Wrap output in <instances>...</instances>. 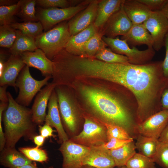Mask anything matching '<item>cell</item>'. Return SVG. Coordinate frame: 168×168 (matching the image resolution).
<instances>
[{
  "instance_id": "obj_7",
  "label": "cell",
  "mask_w": 168,
  "mask_h": 168,
  "mask_svg": "<svg viewBox=\"0 0 168 168\" xmlns=\"http://www.w3.org/2000/svg\"><path fill=\"white\" fill-rule=\"evenodd\" d=\"M91 1H83L76 6L67 8L39 7L36 11V16L42 24L44 32H46L58 24L70 20L85 9Z\"/></svg>"
},
{
  "instance_id": "obj_30",
  "label": "cell",
  "mask_w": 168,
  "mask_h": 168,
  "mask_svg": "<svg viewBox=\"0 0 168 168\" xmlns=\"http://www.w3.org/2000/svg\"><path fill=\"white\" fill-rule=\"evenodd\" d=\"M16 30H18L23 34L35 38L43 32V26L39 21L15 22L9 25Z\"/></svg>"
},
{
  "instance_id": "obj_43",
  "label": "cell",
  "mask_w": 168,
  "mask_h": 168,
  "mask_svg": "<svg viewBox=\"0 0 168 168\" xmlns=\"http://www.w3.org/2000/svg\"><path fill=\"white\" fill-rule=\"evenodd\" d=\"M164 46L166 54L164 59L162 62V69L163 76L168 81V33L165 37Z\"/></svg>"
},
{
  "instance_id": "obj_1",
  "label": "cell",
  "mask_w": 168,
  "mask_h": 168,
  "mask_svg": "<svg viewBox=\"0 0 168 168\" xmlns=\"http://www.w3.org/2000/svg\"><path fill=\"white\" fill-rule=\"evenodd\" d=\"M162 61L141 65L111 63L95 58L86 62L85 76L101 79L121 85L130 91L138 103V124L161 110V99L168 85L162 69Z\"/></svg>"
},
{
  "instance_id": "obj_44",
  "label": "cell",
  "mask_w": 168,
  "mask_h": 168,
  "mask_svg": "<svg viewBox=\"0 0 168 168\" xmlns=\"http://www.w3.org/2000/svg\"><path fill=\"white\" fill-rule=\"evenodd\" d=\"M161 110L168 111V85L162 93L161 99Z\"/></svg>"
},
{
  "instance_id": "obj_37",
  "label": "cell",
  "mask_w": 168,
  "mask_h": 168,
  "mask_svg": "<svg viewBox=\"0 0 168 168\" xmlns=\"http://www.w3.org/2000/svg\"><path fill=\"white\" fill-rule=\"evenodd\" d=\"M79 0H36V3L40 7L47 8L51 7L67 8L76 6V4L81 2Z\"/></svg>"
},
{
  "instance_id": "obj_31",
  "label": "cell",
  "mask_w": 168,
  "mask_h": 168,
  "mask_svg": "<svg viewBox=\"0 0 168 168\" xmlns=\"http://www.w3.org/2000/svg\"><path fill=\"white\" fill-rule=\"evenodd\" d=\"M94 58L109 63H129L127 57L115 53L110 49L106 47L99 51Z\"/></svg>"
},
{
  "instance_id": "obj_52",
  "label": "cell",
  "mask_w": 168,
  "mask_h": 168,
  "mask_svg": "<svg viewBox=\"0 0 168 168\" xmlns=\"http://www.w3.org/2000/svg\"><path fill=\"white\" fill-rule=\"evenodd\" d=\"M46 168H54V167L52 166H49V167H47Z\"/></svg>"
},
{
  "instance_id": "obj_29",
  "label": "cell",
  "mask_w": 168,
  "mask_h": 168,
  "mask_svg": "<svg viewBox=\"0 0 168 168\" xmlns=\"http://www.w3.org/2000/svg\"><path fill=\"white\" fill-rule=\"evenodd\" d=\"M20 6L16 15L24 22L39 21L36 16V0H19Z\"/></svg>"
},
{
  "instance_id": "obj_8",
  "label": "cell",
  "mask_w": 168,
  "mask_h": 168,
  "mask_svg": "<svg viewBox=\"0 0 168 168\" xmlns=\"http://www.w3.org/2000/svg\"><path fill=\"white\" fill-rule=\"evenodd\" d=\"M52 77L49 76L42 80H35L31 75L29 67L26 65L21 71L16 82V87L19 88V92L15 100L21 105L28 106L34 97L43 86L48 84V81Z\"/></svg>"
},
{
  "instance_id": "obj_51",
  "label": "cell",
  "mask_w": 168,
  "mask_h": 168,
  "mask_svg": "<svg viewBox=\"0 0 168 168\" xmlns=\"http://www.w3.org/2000/svg\"><path fill=\"white\" fill-rule=\"evenodd\" d=\"M82 168H95V167H93L90 166H82ZM114 168V167H109V168ZM127 168L126 167V166H124L122 167H118V168Z\"/></svg>"
},
{
  "instance_id": "obj_50",
  "label": "cell",
  "mask_w": 168,
  "mask_h": 168,
  "mask_svg": "<svg viewBox=\"0 0 168 168\" xmlns=\"http://www.w3.org/2000/svg\"><path fill=\"white\" fill-rule=\"evenodd\" d=\"M17 168H39L38 167L36 163L35 162H32L31 163L28 164Z\"/></svg>"
},
{
  "instance_id": "obj_10",
  "label": "cell",
  "mask_w": 168,
  "mask_h": 168,
  "mask_svg": "<svg viewBox=\"0 0 168 168\" xmlns=\"http://www.w3.org/2000/svg\"><path fill=\"white\" fill-rule=\"evenodd\" d=\"M143 24L152 38L153 49L159 51L164 46L168 33V20L161 11H153Z\"/></svg>"
},
{
  "instance_id": "obj_35",
  "label": "cell",
  "mask_w": 168,
  "mask_h": 168,
  "mask_svg": "<svg viewBox=\"0 0 168 168\" xmlns=\"http://www.w3.org/2000/svg\"><path fill=\"white\" fill-rule=\"evenodd\" d=\"M16 37V30L8 25L0 26V46L10 49Z\"/></svg>"
},
{
  "instance_id": "obj_46",
  "label": "cell",
  "mask_w": 168,
  "mask_h": 168,
  "mask_svg": "<svg viewBox=\"0 0 168 168\" xmlns=\"http://www.w3.org/2000/svg\"><path fill=\"white\" fill-rule=\"evenodd\" d=\"M46 138L41 135H35L33 138V141L36 146L40 147L43 145Z\"/></svg>"
},
{
  "instance_id": "obj_21",
  "label": "cell",
  "mask_w": 168,
  "mask_h": 168,
  "mask_svg": "<svg viewBox=\"0 0 168 168\" xmlns=\"http://www.w3.org/2000/svg\"><path fill=\"white\" fill-rule=\"evenodd\" d=\"M122 5L125 12L133 24H143L152 12L138 0H124Z\"/></svg>"
},
{
  "instance_id": "obj_45",
  "label": "cell",
  "mask_w": 168,
  "mask_h": 168,
  "mask_svg": "<svg viewBox=\"0 0 168 168\" xmlns=\"http://www.w3.org/2000/svg\"><path fill=\"white\" fill-rule=\"evenodd\" d=\"M7 86H0V100L1 102L8 103V99L6 91Z\"/></svg>"
},
{
  "instance_id": "obj_11",
  "label": "cell",
  "mask_w": 168,
  "mask_h": 168,
  "mask_svg": "<svg viewBox=\"0 0 168 168\" xmlns=\"http://www.w3.org/2000/svg\"><path fill=\"white\" fill-rule=\"evenodd\" d=\"M90 150V147L69 139L63 142L58 149L63 157L62 168H82L83 160Z\"/></svg>"
},
{
  "instance_id": "obj_25",
  "label": "cell",
  "mask_w": 168,
  "mask_h": 168,
  "mask_svg": "<svg viewBox=\"0 0 168 168\" xmlns=\"http://www.w3.org/2000/svg\"><path fill=\"white\" fill-rule=\"evenodd\" d=\"M16 37L9 52L13 55H20L23 53L33 52L38 48L35 38L25 35L18 30H16Z\"/></svg>"
},
{
  "instance_id": "obj_16",
  "label": "cell",
  "mask_w": 168,
  "mask_h": 168,
  "mask_svg": "<svg viewBox=\"0 0 168 168\" xmlns=\"http://www.w3.org/2000/svg\"><path fill=\"white\" fill-rule=\"evenodd\" d=\"M56 86L52 82L48 83L36 96L31 110L33 120L38 126L42 125L45 122L46 108Z\"/></svg>"
},
{
  "instance_id": "obj_38",
  "label": "cell",
  "mask_w": 168,
  "mask_h": 168,
  "mask_svg": "<svg viewBox=\"0 0 168 168\" xmlns=\"http://www.w3.org/2000/svg\"><path fill=\"white\" fill-rule=\"evenodd\" d=\"M103 123L107 129L108 140L112 138L126 140L133 139L129 136L128 133L123 128L116 125Z\"/></svg>"
},
{
  "instance_id": "obj_23",
  "label": "cell",
  "mask_w": 168,
  "mask_h": 168,
  "mask_svg": "<svg viewBox=\"0 0 168 168\" xmlns=\"http://www.w3.org/2000/svg\"><path fill=\"white\" fill-rule=\"evenodd\" d=\"M124 0H100L98 3L94 25L100 29L110 17L120 8Z\"/></svg>"
},
{
  "instance_id": "obj_13",
  "label": "cell",
  "mask_w": 168,
  "mask_h": 168,
  "mask_svg": "<svg viewBox=\"0 0 168 168\" xmlns=\"http://www.w3.org/2000/svg\"><path fill=\"white\" fill-rule=\"evenodd\" d=\"M133 25L125 12L122 4L120 8L110 17L100 30L103 36L114 38L119 35H125Z\"/></svg>"
},
{
  "instance_id": "obj_32",
  "label": "cell",
  "mask_w": 168,
  "mask_h": 168,
  "mask_svg": "<svg viewBox=\"0 0 168 168\" xmlns=\"http://www.w3.org/2000/svg\"><path fill=\"white\" fill-rule=\"evenodd\" d=\"M18 150L27 158L32 161L43 163L47 162L49 160L47 151L41 148L36 146L20 147Z\"/></svg>"
},
{
  "instance_id": "obj_2",
  "label": "cell",
  "mask_w": 168,
  "mask_h": 168,
  "mask_svg": "<svg viewBox=\"0 0 168 168\" xmlns=\"http://www.w3.org/2000/svg\"><path fill=\"white\" fill-rule=\"evenodd\" d=\"M81 92L93 117L102 122L121 127L128 133L138 124L133 113V110H137V102L128 90L120 95L86 86L81 87Z\"/></svg>"
},
{
  "instance_id": "obj_15",
  "label": "cell",
  "mask_w": 168,
  "mask_h": 168,
  "mask_svg": "<svg viewBox=\"0 0 168 168\" xmlns=\"http://www.w3.org/2000/svg\"><path fill=\"white\" fill-rule=\"evenodd\" d=\"M45 123L56 129L58 138V142L61 144L69 138L62 124L58 109V98L54 89L50 98Z\"/></svg>"
},
{
  "instance_id": "obj_48",
  "label": "cell",
  "mask_w": 168,
  "mask_h": 168,
  "mask_svg": "<svg viewBox=\"0 0 168 168\" xmlns=\"http://www.w3.org/2000/svg\"><path fill=\"white\" fill-rule=\"evenodd\" d=\"M18 1L16 2V0H0V6H11L17 3Z\"/></svg>"
},
{
  "instance_id": "obj_40",
  "label": "cell",
  "mask_w": 168,
  "mask_h": 168,
  "mask_svg": "<svg viewBox=\"0 0 168 168\" xmlns=\"http://www.w3.org/2000/svg\"><path fill=\"white\" fill-rule=\"evenodd\" d=\"M152 12L161 11L168 0H138Z\"/></svg>"
},
{
  "instance_id": "obj_6",
  "label": "cell",
  "mask_w": 168,
  "mask_h": 168,
  "mask_svg": "<svg viewBox=\"0 0 168 168\" xmlns=\"http://www.w3.org/2000/svg\"><path fill=\"white\" fill-rule=\"evenodd\" d=\"M83 116L84 120L82 130L69 139L90 147L100 146L107 142V129L104 124L90 115L84 114Z\"/></svg>"
},
{
  "instance_id": "obj_49",
  "label": "cell",
  "mask_w": 168,
  "mask_h": 168,
  "mask_svg": "<svg viewBox=\"0 0 168 168\" xmlns=\"http://www.w3.org/2000/svg\"><path fill=\"white\" fill-rule=\"evenodd\" d=\"M161 11L168 20V0Z\"/></svg>"
},
{
  "instance_id": "obj_4",
  "label": "cell",
  "mask_w": 168,
  "mask_h": 168,
  "mask_svg": "<svg viewBox=\"0 0 168 168\" xmlns=\"http://www.w3.org/2000/svg\"><path fill=\"white\" fill-rule=\"evenodd\" d=\"M71 36L68 22L65 21L43 32L35 38V41L37 48L43 51L52 60L55 56L65 48Z\"/></svg>"
},
{
  "instance_id": "obj_42",
  "label": "cell",
  "mask_w": 168,
  "mask_h": 168,
  "mask_svg": "<svg viewBox=\"0 0 168 168\" xmlns=\"http://www.w3.org/2000/svg\"><path fill=\"white\" fill-rule=\"evenodd\" d=\"M39 130L40 135L46 139L49 137L55 138L56 136L53 134L55 131L53 129L52 127L48 124L44 123L43 125H39Z\"/></svg>"
},
{
  "instance_id": "obj_18",
  "label": "cell",
  "mask_w": 168,
  "mask_h": 168,
  "mask_svg": "<svg viewBox=\"0 0 168 168\" xmlns=\"http://www.w3.org/2000/svg\"><path fill=\"white\" fill-rule=\"evenodd\" d=\"M20 55H11L6 61L0 76V86H10L16 89V82L20 72L26 66Z\"/></svg>"
},
{
  "instance_id": "obj_14",
  "label": "cell",
  "mask_w": 168,
  "mask_h": 168,
  "mask_svg": "<svg viewBox=\"0 0 168 168\" xmlns=\"http://www.w3.org/2000/svg\"><path fill=\"white\" fill-rule=\"evenodd\" d=\"M99 0H91L89 5L68 22L71 36L75 35L93 23L95 20Z\"/></svg>"
},
{
  "instance_id": "obj_36",
  "label": "cell",
  "mask_w": 168,
  "mask_h": 168,
  "mask_svg": "<svg viewBox=\"0 0 168 168\" xmlns=\"http://www.w3.org/2000/svg\"><path fill=\"white\" fill-rule=\"evenodd\" d=\"M153 159L155 163L163 168H168V141H158L156 152Z\"/></svg>"
},
{
  "instance_id": "obj_34",
  "label": "cell",
  "mask_w": 168,
  "mask_h": 168,
  "mask_svg": "<svg viewBox=\"0 0 168 168\" xmlns=\"http://www.w3.org/2000/svg\"><path fill=\"white\" fill-rule=\"evenodd\" d=\"M20 6L19 1L14 5L0 6V25H9L15 23L14 16L18 12Z\"/></svg>"
},
{
  "instance_id": "obj_33",
  "label": "cell",
  "mask_w": 168,
  "mask_h": 168,
  "mask_svg": "<svg viewBox=\"0 0 168 168\" xmlns=\"http://www.w3.org/2000/svg\"><path fill=\"white\" fill-rule=\"evenodd\" d=\"M127 168H156L153 159L139 153H136L127 162Z\"/></svg>"
},
{
  "instance_id": "obj_9",
  "label": "cell",
  "mask_w": 168,
  "mask_h": 168,
  "mask_svg": "<svg viewBox=\"0 0 168 168\" xmlns=\"http://www.w3.org/2000/svg\"><path fill=\"white\" fill-rule=\"evenodd\" d=\"M102 39L112 51L127 57L131 64L141 65L148 63L152 61L155 54L153 48L140 50L135 47L130 48L125 40L118 37L113 38L103 36Z\"/></svg>"
},
{
  "instance_id": "obj_27",
  "label": "cell",
  "mask_w": 168,
  "mask_h": 168,
  "mask_svg": "<svg viewBox=\"0 0 168 168\" xmlns=\"http://www.w3.org/2000/svg\"><path fill=\"white\" fill-rule=\"evenodd\" d=\"M103 35L99 30V32L91 38L82 48L81 57L94 58L99 51L107 46L103 40Z\"/></svg>"
},
{
  "instance_id": "obj_39",
  "label": "cell",
  "mask_w": 168,
  "mask_h": 168,
  "mask_svg": "<svg viewBox=\"0 0 168 168\" xmlns=\"http://www.w3.org/2000/svg\"><path fill=\"white\" fill-rule=\"evenodd\" d=\"M133 141V139L126 140L112 138L109 139L107 142L99 147L105 150H115L122 147Z\"/></svg>"
},
{
  "instance_id": "obj_24",
  "label": "cell",
  "mask_w": 168,
  "mask_h": 168,
  "mask_svg": "<svg viewBox=\"0 0 168 168\" xmlns=\"http://www.w3.org/2000/svg\"><path fill=\"white\" fill-rule=\"evenodd\" d=\"M14 147H5L0 154V165L8 168H17L32 163Z\"/></svg>"
},
{
  "instance_id": "obj_5",
  "label": "cell",
  "mask_w": 168,
  "mask_h": 168,
  "mask_svg": "<svg viewBox=\"0 0 168 168\" xmlns=\"http://www.w3.org/2000/svg\"><path fill=\"white\" fill-rule=\"evenodd\" d=\"M54 90L58 100V109L64 129L70 139L78 134L82 129L83 124L82 116L72 101L67 90L59 85Z\"/></svg>"
},
{
  "instance_id": "obj_26",
  "label": "cell",
  "mask_w": 168,
  "mask_h": 168,
  "mask_svg": "<svg viewBox=\"0 0 168 168\" xmlns=\"http://www.w3.org/2000/svg\"><path fill=\"white\" fill-rule=\"evenodd\" d=\"M136 147L133 141L118 149L107 150L113 159L116 166L119 167L125 166L127 162L136 153Z\"/></svg>"
},
{
  "instance_id": "obj_17",
  "label": "cell",
  "mask_w": 168,
  "mask_h": 168,
  "mask_svg": "<svg viewBox=\"0 0 168 168\" xmlns=\"http://www.w3.org/2000/svg\"><path fill=\"white\" fill-rule=\"evenodd\" d=\"M20 56L26 66L39 70L45 77H52L53 63L41 49H37L34 51L25 52Z\"/></svg>"
},
{
  "instance_id": "obj_22",
  "label": "cell",
  "mask_w": 168,
  "mask_h": 168,
  "mask_svg": "<svg viewBox=\"0 0 168 168\" xmlns=\"http://www.w3.org/2000/svg\"><path fill=\"white\" fill-rule=\"evenodd\" d=\"M99 30L92 24L77 34L71 36L65 49L71 54L80 56L82 47Z\"/></svg>"
},
{
  "instance_id": "obj_20",
  "label": "cell",
  "mask_w": 168,
  "mask_h": 168,
  "mask_svg": "<svg viewBox=\"0 0 168 168\" xmlns=\"http://www.w3.org/2000/svg\"><path fill=\"white\" fill-rule=\"evenodd\" d=\"M121 38L133 47L145 44L148 48H153L152 38L143 24H133L127 33Z\"/></svg>"
},
{
  "instance_id": "obj_41",
  "label": "cell",
  "mask_w": 168,
  "mask_h": 168,
  "mask_svg": "<svg viewBox=\"0 0 168 168\" xmlns=\"http://www.w3.org/2000/svg\"><path fill=\"white\" fill-rule=\"evenodd\" d=\"M8 103L1 102L0 104V151L5 147L6 139L4 130H3L2 122L3 112L7 108Z\"/></svg>"
},
{
  "instance_id": "obj_28",
  "label": "cell",
  "mask_w": 168,
  "mask_h": 168,
  "mask_svg": "<svg viewBox=\"0 0 168 168\" xmlns=\"http://www.w3.org/2000/svg\"><path fill=\"white\" fill-rule=\"evenodd\" d=\"M158 141L157 139L139 134L135 143L136 149L139 153L153 159L156 152Z\"/></svg>"
},
{
  "instance_id": "obj_3",
  "label": "cell",
  "mask_w": 168,
  "mask_h": 168,
  "mask_svg": "<svg viewBox=\"0 0 168 168\" xmlns=\"http://www.w3.org/2000/svg\"><path fill=\"white\" fill-rule=\"evenodd\" d=\"M8 106L3 113V122L6 147H14L21 138L33 141L37 135V126L33 120L31 109L21 105L7 92Z\"/></svg>"
},
{
  "instance_id": "obj_47",
  "label": "cell",
  "mask_w": 168,
  "mask_h": 168,
  "mask_svg": "<svg viewBox=\"0 0 168 168\" xmlns=\"http://www.w3.org/2000/svg\"><path fill=\"white\" fill-rule=\"evenodd\" d=\"M158 140L161 142L168 141V124L162 132Z\"/></svg>"
},
{
  "instance_id": "obj_12",
  "label": "cell",
  "mask_w": 168,
  "mask_h": 168,
  "mask_svg": "<svg viewBox=\"0 0 168 168\" xmlns=\"http://www.w3.org/2000/svg\"><path fill=\"white\" fill-rule=\"evenodd\" d=\"M168 124V111L161 110L137 124L134 129L140 135L158 139Z\"/></svg>"
},
{
  "instance_id": "obj_19",
  "label": "cell",
  "mask_w": 168,
  "mask_h": 168,
  "mask_svg": "<svg viewBox=\"0 0 168 168\" xmlns=\"http://www.w3.org/2000/svg\"><path fill=\"white\" fill-rule=\"evenodd\" d=\"M82 165L96 168H107L116 166L113 159L107 150L99 146L90 147L89 152L83 160Z\"/></svg>"
}]
</instances>
